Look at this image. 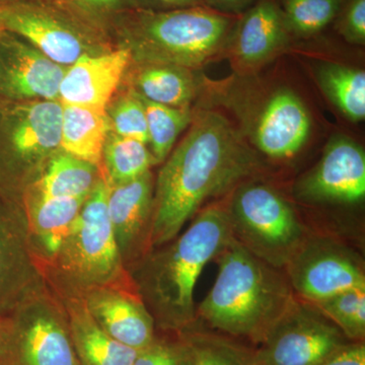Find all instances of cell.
Listing matches in <instances>:
<instances>
[{
    "label": "cell",
    "mask_w": 365,
    "mask_h": 365,
    "mask_svg": "<svg viewBox=\"0 0 365 365\" xmlns=\"http://www.w3.org/2000/svg\"><path fill=\"white\" fill-rule=\"evenodd\" d=\"M365 196V155L346 136L327 144L318 165L295 185V197L311 203H359Z\"/></svg>",
    "instance_id": "12"
},
{
    "label": "cell",
    "mask_w": 365,
    "mask_h": 365,
    "mask_svg": "<svg viewBox=\"0 0 365 365\" xmlns=\"http://www.w3.org/2000/svg\"><path fill=\"white\" fill-rule=\"evenodd\" d=\"M234 16L207 6L168 11H140L120 32L117 47L135 63H167L198 69L227 50Z\"/></svg>",
    "instance_id": "4"
},
{
    "label": "cell",
    "mask_w": 365,
    "mask_h": 365,
    "mask_svg": "<svg viewBox=\"0 0 365 365\" xmlns=\"http://www.w3.org/2000/svg\"><path fill=\"white\" fill-rule=\"evenodd\" d=\"M1 319L0 354L11 365H81L66 309L47 285Z\"/></svg>",
    "instance_id": "7"
},
{
    "label": "cell",
    "mask_w": 365,
    "mask_h": 365,
    "mask_svg": "<svg viewBox=\"0 0 365 365\" xmlns=\"http://www.w3.org/2000/svg\"><path fill=\"white\" fill-rule=\"evenodd\" d=\"M130 62V53L121 47L83 57L66 67L60 83L59 102L105 112Z\"/></svg>",
    "instance_id": "19"
},
{
    "label": "cell",
    "mask_w": 365,
    "mask_h": 365,
    "mask_svg": "<svg viewBox=\"0 0 365 365\" xmlns=\"http://www.w3.org/2000/svg\"><path fill=\"white\" fill-rule=\"evenodd\" d=\"M157 165L148 144L109 131L100 169L109 184H122L143 176Z\"/></svg>",
    "instance_id": "25"
},
{
    "label": "cell",
    "mask_w": 365,
    "mask_h": 365,
    "mask_svg": "<svg viewBox=\"0 0 365 365\" xmlns=\"http://www.w3.org/2000/svg\"><path fill=\"white\" fill-rule=\"evenodd\" d=\"M345 0H283L282 13L290 34L311 37L332 23Z\"/></svg>",
    "instance_id": "30"
},
{
    "label": "cell",
    "mask_w": 365,
    "mask_h": 365,
    "mask_svg": "<svg viewBox=\"0 0 365 365\" xmlns=\"http://www.w3.org/2000/svg\"><path fill=\"white\" fill-rule=\"evenodd\" d=\"M107 184L108 215L127 270L150 251L155 178L150 170L129 182Z\"/></svg>",
    "instance_id": "15"
},
{
    "label": "cell",
    "mask_w": 365,
    "mask_h": 365,
    "mask_svg": "<svg viewBox=\"0 0 365 365\" xmlns=\"http://www.w3.org/2000/svg\"><path fill=\"white\" fill-rule=\"evenodd\" d=\"M217 259V278L196 317L215 330L260 344L297 299L287 276L235 237Z\"/></svg>",
    "instance_id": "3"
},
{
    "label": "cell",
    "mask_w": 365,
    "mask_h": 365,
    "mask_svg": "<svg viewBox=\"0 0 365 365\" xmlns=\"http://www.w3.org/2000/svg\"><path fill=\"white\" fill-rule=\"evenodd\" d=\"M232 235L228 207L213 204L195 215L172 241L150 250L127 272L155 328L179 334L196 324L194 288L208 262L217 258Z\"/></svg>",
    "instance_id": "2"
},
{
    "label": "cell",
    "mask_w": 365,
    "mask_h": 365,
    "mask_svg": "<svg viewBox=\"0 0 365 365\" xmlns=\"http://www.w3.org/2000/svg\"><path fill=\"white\" fill-rule=\"evenodd\" d=\"M206 4H210V7L220 11H241L245 6L251 4L253 0H204Z\"/></svg>",
    "instance_id": "35"
},
{
    "label": "cell",
    "mask_w": 365,
    "mask_h": 365,
    "mask_svg": "<svg viewBox=\"0 0 365 365\" xmlns=\"http://www.w3.org/2000/svg\"><path fill=\"white\" fill-rule=\"evenodd\" d=\"M179 334L188 346L192 365H258L254 350L225 336L194 325Z\"/></svg>",
    "instance_id": "27"
},
{
    "label": "cell",
    "mask_w": 365,
    "mask_h": 365,
    "mask_svg": "<svg viewBox=\"0 0 365 365\" xmlns=\"http://www.w3.org/2000/svg\"><path fill=\"white\" fill-rule=\"evenodd\" d=\"M312 304L332 321L348 340L354 342L364 341L365 287L347 290Z\"/></svg>",
    "instance_id": "31"
},
{
    "label": "cell",
    "mask_w": 365,
    "mask_h": 365,
    "mask_svg": "<svg viewBox=\"0 0 365 365\" xmlns=\"http://www.w3.org/2000/svg\"><path fill=\"white\" fill-rule=\"evenodd\" d=\"M45 285L23 210L0 194V317Z\"/></svg>",
    "instance_id": "13"
},
{
    "label": "cell",
    "mask_w": 365,
    "mask_h": 365,
    "mask_svg": "<svg viewBox=\"0 0 365 365\" xmlns=\"http://www.w3.org/2000/svg\"><path fill=\"white\" fill-rule=\"evenodd\" d=\"M109 130L148 144V122L143 98L128 86H120L105 110Z\"/></svg>",
    "instance_id": "29"
},
{
    "label": "cell",
    "mask_w": 365,
    "mask_h": 365,
    "mask_svg": "<svg viewBox=\"0 0 365 365\" xmlns=\"http://www.w3.org/2000/svg\"><path fill=\"white\" fill-rule=\"evenodd\" d=\"M86 199L43 197L32 193L21 196V208L25 215L29 240L41 269L59 251Z\"/></svg>",
    "instance_id": "20"
},
{
    "label": "cell",
    "mask_w": 365,
    "mask_h": 365,
    "mask_svg": "<svg viewBox=\"0 0 365 365\" xmlns=\"http://www.w3.org/2000/svg\"><path fill=\"white\" fill-rule=\"evenodd\" d=\"M109 131L104 111L62 105L60 146L69 155L100 165Z\"/></svg>",
    "instance_id": "24"
},
{
    "label": "cell",
    "mask_w": 365,
    "mask_h": 365,
    "mask_svg": "<svg viewBox=\"0 0 365 365\" xmlns=\"http://www.w3.org/2000/svg\"><path fill=\"white\" fill-rule=\"evenodd\" d=\"M101 176L100 165L86 162L61 150L53 155L39 178L24 193L86 199L95 189Z\"/></svg>",
    "instance_id": "23"
},
{
    "label": "cell",
    "mask_w": 365,
    "mask_h": 365,
    "mask_svg": "<svg viewBox=\"0 0 365 365\" xmlns=\"http://www.w3.org/2000/svg\"><path fill=\"white\" fill-rule=\"evenodd\" d=\"M59 101L0 100V194L21 207L24 191L61 150Z\"/></svg>",
    "instance_id": "6"
},
{
    "label": "cell",
    "mask_w": 365,
    "mask_h": 365,
    "mask_svg": "<svg viewBox=\"0 0 365 365\" xmlns=\"http://www.w3.org/2000/svg\"><path fill=\"white\" fill-rule=\"evenodd\" d=\"M143 100L148 122V145L158 165L169 157L178 137L191 124L194 114L190 107H170Z\"/></svg>",
    "instance_id": "28"
},
{
    "label": "cell",
    "mask_w": 365,
    "mask_h": 365,
    "mask_svg": "<svg viewBox=\"0 0 365 365\" xmlns=\"http://www.w3.org/2000/svg\"><path fill=\"white\" fill-rule=\"evenodd\" d=\"M190 125L155 179L150 250L180 235L206 201L241 186L260 170L256 151L223 115L198 112Z\"/></svg>",
    "instance_id": "1"
},
{
    "label": "cell",
    "mask_w": 365,
    "mask_h": 365,
    "mask_svg": "<svg viewBox=\"0 0 365 365\" xmlns=\"http://www.w3.org/2000/svg\"><path fill=\"white\" fill-rule=\"evenodd\" d=\"M58 297L81 365L133 364L139 351L110 337L88 311L83 297Z\"/></svg>",
    "instance_id": "21"
},
{
    "label": "cell",
    "mask_w": 365,
    "mask_h": 365,
    "mask_svg": "<svg viewBox=\"0 0 365 365\" xmlns=\"http://www.w3.org/2000/svg\"><path fill=\"white\" fill-rule=\"evenodd\" d=\"M318 365H365L364 342H348Z\"/></svg>",
    "instance_id": "34"
},
{
    "label": "cell",
    "mask_w": 365,
    "mask_h": 365,
    "mask_svg": "<svg viewBox=\"0 0 365 365\" xmlns=\"http://www.w3.org/2000/svg\"><path fill=\"white\" fill-rule=\"evenodd\" d=\"M122 85L157 104L188 108L199 90L192 69L167 63L130 62Z\"/></svg>",
    "instance_id": "22"
},
{
    "label": "cell",
    "mask_w": 365,
    "mask_h": 365,
    "mask_svg": "<svg viewBox=\"0 0 365 365\" xmlns=\"http://www.w3.org/2000/svg\"><path fill=\"white\" fill-rule=\"evenodd\" d=\"M1 338H2L1 319H0V345H1Z\"/></svg>",
    "instance_id": "39"
},
{
    "label": "cell",
    "mask_w": 365,
    "mask_h": 365,
    "mask_svg": "<svg viewBox=\"0 0 365 365\" xmlns=\"http://www.w3.org/2000/svg\"><path fill=\"white\" fill-rule=\"evenodd\" d=\"M289 35L278 4L259 0L235 23L225 52L240 72L256 71L287 48Z\"/></svg>",
    "instance_id": "18"
},
{
    "label": "cell",
    "mask_w": 365,
    "mask_h": 365,
    "mask_svg": "<svg viewBox=\"0 0 365 365\" xmlns=\"http://www.w3.org/2000/svg\"><path fill=\"white\" fill-rule=\"evenodd\" d=\"M0 34V100L58 101L66 66L18 36Z\"/></svg>",
    "instance_id": "14"
},
{
    "label": "cell",
    "mask_w": 365,
    "mask_h": 365,
    "mask_svg": "<svg viewBox=\"0 0 365 365\" xmlns=\"http://www.w3.org/2000/svg\"><path fill=\"white\" fill-rule=\"evenodd\" d=\"M153 1L165 4V6L177 7V9L206 6L204 0H153Z\"/></svg>",
    "instance_id": "36"
},
{
    "label": "cell",
    "mask_w": 365,
    "mask_h": 365,
    "mask_svg": "<svg viewBox=\"0 0 365 365\" xmlns=\"http://www.w3.org/2000/svg\"><path fill=\"white\" fill-rule=\"evenodd\" d=\"M0 365H11L9 361L1 354H0Z\"/></svg>",
    "instance_id": "38"
},
{
    "label": "cell",
    "mask_w": 365,
    "mask_h": 365,
    "mask_svg": "<svg viewBox=\"0 0 365 365\" xmlns=\"http://www.w3.org/2000/svg\"><path fill=\"white\" fill-rule=\"evenodd\" d=\"M318 81L327 97L353 122L365 117L364 71L338 63L325 64L318 71Z\"/></svg>",
    "instance_id": "26"
},
{
    "label": "cell",
    "mask_w": 365,
    "mask_h": 365,
    "mask_svg": "<svg viewBox=\"0 0 365 365\" xmlns=\"http://www.w3.org/2000/svg\"><path fill=\"white\" fill-rule=\"evenodd\" d=\"M348 342L314 304L295 299L255 352L258 365H318Z\"/></svg>",
    "instance_id": "10"
},
{
    "label": "cell",
    "mask_w": 365,
    "mask_h": 365,
    "mask_svg": "<svg viewBox=\"0 0 365 365\" xmlns=\"http://www.w3.org/2000/svg\"><path fill=\"white\" fill-rule=\"evenodd\" d=\"M228 211L235 239L274 267L287 265L304 242L294 208L265 185L242 184Z\"/></svg>",
    "instance_id": "8"
},
{
    "label": "cell",
    "mask_w": 365,
    "mask_h": 365,
    "mask_svg": "<svg viewBox=\"0 0 365 365\" xmlns=\"http://www.w3.org/2000/svg\"><path fill=\"white\" fill-rule=\"evenodd\" d=\"M337 23V30L352 44L365 43V0H348L343 4Z\"/></svg>",
    "instance_id": "33"
},
{
    "label": "cell",
    "mask_w": 365,
    "mask_h": 365,
    "mask_svg": "<svg viewBox=\"0 0 365 365\" xmlns=\"http://www.w3.org/2000/svg\"><path fill=\"white\" fill-rule=\"evenodd\" d=\"M285 266L294 292L311 304L365 287L360 262L330 242H304Z\"/></svg>",
    "instance_id": "11"
},
{
    "label": "cell",
    "mask_w": 365,
    "mask_h": 365,
    "mask_svg": "<svg viewBox=\"0 0 365 365\" xmlns=\"http://www.w3.org/2000/svg\"><path fill=\"white\" fill-rule=\"evenodd\" d=\"M107 197L102 173L59 251L41 269L46 285L58 297H83L93 288L130 280L113 235Z\"/></svg>",
    "instance_id": "5"
},
{
    "label": "cell",
    "mask_w": 365,
    "mask_h": 365,
    "mask_svg": "<svg viewBox=\"0 0 365 365\" xmlns=\"http://www.w3.org/2000/svg\"><path fill=\"white\" fill-rule=\"evenodd\" d=\"M132 365H192L189 348L180 334L174 338H158L139 351Z\"/></svg>",
    "instance_id": "32"
},
{
    "label": "cell",
    "mask_w": 365,
    "mask_h": 365,
    "mask_svg": "<svg viewBox=\"0 0 365 365\" xmlns=\"http://www.w3.org/2000/svg\"><path fill=\"white\" fill-rule=\"evenodd\" d=\"M81 1L100 11H110L119 6L123 0H81Z\"/></svg>",
    "instance_id": "37"
},
{
    "label": "cell",
    "mask_w": 365,
    "mask_h": 365,
    "mask_svg": "<svg viewBox=\"0 0 365 365\" xmlns=\"http://www.w3.org/2000/svg\"><path fill=\"white\" fill-rule=\"evenodd\" d=\"M83 299L95 321L117 342L141 351L157 337L155 321L131 279L93 288Z\"/></svg>",
    "instance_id": "16"
},
{
    "label": "cell",
    "mask_w": 365,
    "mask_h": 365,
    "mask_svg": "<svg viewBox=\"0 0 365 365\" xmlns=\"http://www.w3.org/2000/svg\"><path fill=\"white\" fill-rule=\"evenodd\" d=\"M312 130L309 112L302 98L288 88L274 91L250 124V138L261 153L282 160L294 157Z\"/></svg>",
    "instance_id": "17"
},
{
    "label": "cell",
    "mask_w": 365,
    "mask_h": 365,
    "mask_svg": "<svg viewBox=\"0 0 365 365\" xmlns=\"http://www.w3.org/2000/svg\"><path fill=\"white\" fill-rule=\"evenodd\" d=\"M0 30L18 36L48 58L66 67L83 57L116 48L96 29L52 7L34 2L0 6Z\"/></svg>",
    "instance_id": "9"
}]
</instances>
